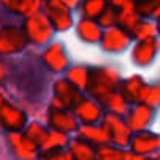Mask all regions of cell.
I'll return each instance as SVG.
<instances>
[{"label":"cell","instance_id":"obj_1","mask_svg":"<svg viewBox=\"0 0 160 160\" xmlns=\"http://www.w3.org/2000/svg\"><path fill=\"white\" fill-rule=\"evenodd\" d=\"M10 77L14 88L27 99H42L49 91V71L35 57L13 58Z\"/></svg>","mask_w":160,"mask_h":160}]
</instances>
